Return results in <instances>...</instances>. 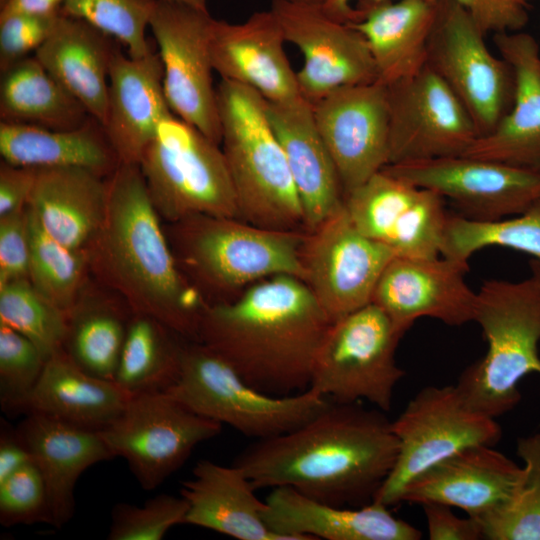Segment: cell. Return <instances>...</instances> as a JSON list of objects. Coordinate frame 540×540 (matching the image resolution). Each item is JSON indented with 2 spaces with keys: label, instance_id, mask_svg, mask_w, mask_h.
I'll use <instances>...</instances> for the list:
<instances>
[{
  "label": "cell",
  "instance_id": "obj_1",
  "mask_svg": "<svg viewBox=\"0 0 540 540\" xmlns=\"http://www.w3.org/2000/svg\"><path fill=\"white\" fill-rule=\"evenodd\" d=\"M398 448L384 411L331 401L300 427L256 440L233 464L256 490L289 487L323 503L360 507L374 500Z\"/></svg>",
  "mask_w": 540,
  "mask_h": 540
},
{
  "label": "cell",
  "instance_id": "obj_2",
  "mask_svg": "<svg viewBox=\"0 0 540 540\" xmlns=\"http://www.w3.org/2000/svg\"><path fill=\"white\" fill-rule=\"evenodd\" d=\"M331 323L305 281L282 274L248 286L231 300L207 304L197 341L256 389L284 396L309 389Z\"/></svg>",
  "mask_w": 540,
  "mask_h": 540
},
{
  "label": "cell",
  "instance_id": "obj_3",
  "mask_svg": "<svg viewBox=\"0 0 540 540\" xmlns=\"http://www.w3.org/2000/svg\"><path fill=\"white\" fill-rule=\"evenodd\" d=\"M159 218L139 165L119 164L107 181L105 216L88 247L90 263L132 313L197 341L207 304L179 271Z\"/></svg>",
  "mask_w": 540,
  "mask_h": 540
},
{
  "label": "cell",
  "instance_id": "obj_4",
  "mask_svg": "<svg viewBox=\"0 0 540 540\" xmlns=\"http://www.w3.org/2000/svg\"><path fill=\"white\" fill-rule=\"evenodd\" d=\"M220 146L234 186L239 218L275 230L304 229L288 162L256 91L223 80L216 87ZM305 230V229H304Z\"/></svg>",
  "mask_w": 540,
  "mask_h": 540
},
{
  "label": "cell",
  "instance_id": "obj_5",
  "mask_svg": "<svg viewBox=\"0 0 540 540\" xmlns=\"http://www.w3.org/2000/svg\"><path fill=\"white\" fill-rule=\"evenodd\" d=\"M487 342L485 355L466 368L457 388L475 410L497 418L520 401V380L540 374V285L531 276L487 280L476 293L474 320Z\"/></svg>",
  "mask_w": 540,
  "mask_h": 540
},
{
  "label": "cell",
  "instance_id": "obj_6",
  "mask_svg": "<svg viewBox=\"0 0 540 540\" xmlns=\"http://www.w3.org/2000/svg\"><path fill=\"white\" fill-rule=\"evenodd\" d=\"M174 224L183 264L210 290L243 291L282 274L304 281V229H268L237 217L210 215H195Z\"/></svg>",
  "mask_w": 540,
  "mask_h": 540
},
{
  "label": "cell",
  "instance_id": "obj_7",
  "mask_svg": "<svg viewBox=\"0 0 540 540\" xmlns=\"http://www.w3.org/2000/svg\"><path fill=\"white\" fill-rule=\"evenodd\" d=\"M165 392L193 412L256 440L300 427L331 402L310 388L284 396L264 393L199 341L183 345L178 377Z\"/></svg>",
  "mask_w": 540,
  "mask_h": 540
},
{
  "label": "cell",
  "instance_id": "obj_8",
  "mask_svg": "<svg viewBox=\"0 0 540 540\" xmlns=\"http://www.w3.org/2000/svg\"><path fill=\"white\" fill-rule=\"evenodd\" d=\"M150 198L164 219L239 218L220 144L174 114L162 120L139 162Z\"/></svg>",
  "mask_w": 540,
  "mask_h": 540
},
{
  "label": "cell",
  "instance_id": "obj_9",
  "mask_svg": "<svg viewBox=\"0 0 540 540\" xmlns=\"http://www.w3.org/2000/svg\"><path fill=\"white\" fill-rule=\"evenodd\" d=\"M403 335L374 303L332 322L317 351L309 388L334 402L365 400L389 411L404 376L395 359Z\"/></svg>",
  "mask_w": 540,
  "mask_h": 540
},
{
  "label": "cell",
  "instance_id": "obj_10",
  "mask_svg": "<svg viewBox=\"0 0 540 540\" xmlns=\"http://www.w3.org/2000/svg\"><path fill=\"white\" fill-rule=\"evenodd\" d=\"M392 429L398 455L374 497L388 507L400 503L404 487L429 467L470 446H494L502 436L495 418L471 407L456 385L421 389Z\"/></svg>",
  "mask_w": 540,
  "mask_h": 540
},
{
  "label": "cell",
  "instance_id": "obj_11",
  "mask_svg": "<svg viewBox=\"0 0 540 540\" xmlns=\"http://www.w3.org/2000/svg\"><path fill=\"white\" fill-rule=\"evenodd\" d=\"M221 429L167 392H154L129 396L122 413L99 433L113 456L126 460L141 488L152 491Z\"/></svg>",
  "mask_w": 540,
  "mask_h": 540
},
{
  "label": "cell",
  "instance_id": "obj_12",
  "mask_svg": "<svg viewBox=\"0 0 540 540\" xmlns=\"http://www.w3.org/2000/svg\"><path fill=\"white\" fill-rule=\"evenodd\" d=\"M485 35L455 0H438L428 40L426 65L450 87L470 114L480 136L492 132L509 111L514 77L496 57Z\"/></svg>",
  "mask_w": 540,
  "mask_h": 540
},
{
  "label": "cell",
  "instance_id": "obj_13",
  "mask_svg": "<svg viewBox=\"0 0 540 540\" xmlns=\"http://www.w3.org/2000/svg\"><path fill=\"white\" fill-rule=\"evenodd\" d=\"M208 10L156 0L149 28L163 67V89L172 113L220 144L217 91L213 84Z\"/></svg>",
  "mask_w": 540,
  "mask_h": 540
},
{
  "label": "cell",
  "instance_id": "obj_14",
  "mask_svg": "<svg viewBox=\"0 0 540 540\" xmlns=\"http://www.w3.org/2000/svg\"><path fill=\"white\" fill-rule=\"evenodd\" d=\"M306 232L304 281L330 321L370 304L377 282L395 253L361 233L345 206Z\"/></svg>",
  "mask_w": 540,
  "mask_h": 540
},
{
  "label": "cell",
  "instance_id": "obj_15",
  "mask_svg": "<svg viewBox=\"0 0 540 540\" xmlns=\"http://www.w3.org/2000/svg\"><path fill=\"white\" fill-rule=\"evenodd\" d=\"M388 164L463 155L479 137L458 97L427 65L387 86Z\"/></svg>",
  "mask_w": 540,
  "mask_h": 540
},
{
  "label": "cell",
  "instance_id": "obj_16",
  "mask_svg": "<svg viewBox=\"0 0 540 540\" xmlns=\"http://www.w3.org/2000/svg\"><path fill=\"white\" fill-rule=\"evenodd\" d=\"M387 172L448 198L459 215L496 221L540 201V171L466 155L386 165Z\"/></svg>",
  "mask_w": 540,
  "mask_h": 540
},
{
  "label": "cell",
  "instance_id": "obj_17",
  "mask_svg": "<svg viewBox=\"0 0 540 540\" xmlns=\"http://www.w3.org/2000/svg\"><path fill=\"white\" fill-rule=\"evenodd\" d=\"M344 206L361 233L396 256H440L449 214L438 193L382 169L348 193Z\"/></svg>",
  "mask_w": 540,
  "mask_h": 540
},
{
  "label": "cell",
  "instance_id": "obj_18",
  "mask_svg": "<svg viewBox=\"0 0 540 540\" xmlns=\"http://www.w3.org/2000/svg\"><path fill=\"white\" fill-rule=\"evenodd\" d=\"M270 10L286 42L303 55L297 81L300 94L310 103L342 87L377 81L363 35L327 15L318 3L272 0Z\"/></svg>",
  "mask_w": 540,
  "mask_h": 540
},
{
  "label": "cell",
  "instance_id": "obj_19",
  "mask_svg": "<svg viewBox=\"0 0 540 540\" xmlns=\"http://www.w3.org/2000/svg\"><path fill=\"white\" fill-rule=\"evenodd\" d=\"M311 104L346 196L388 164L387 86L379 81L346 86Z\"/></svg>",
  "mask_w": 540,
  "mask_h": 540
},
{
  "label": "cell",
  "instance_id": "obj_20",
  "mask_svg": "<svg viewBox=\"0 0 540 540\" xmlns=\"http://www.w3.org/2000/svg\"><path fill=\"white\" fill-rule=\"evenodd\" d=\"M468 262L444 256H395L382 272L372 302L403 334L422 317L449 326L474 320L476 293L465 275Z\"/></svg>",
  "mask_w": 540,
  "mask_h": 540
},
{
  "label": "cell",
  "instance_id": "obj_21",
  "mask_svg": "<svg viewBox=\"0 0 540 540\" xmlns=\"http://www.w3.org/2000/svg\"><path fill=\"white\" fill-rule=\"evenodd\" d=\"M274 13L258 11L244 22L214 19L210 50L212 65L221 79L256 91L266 101L284 103L300 94Z\"/></svg>",
  "mask_w": 540,
  "mask_h": 540
},
{
  "label": "cell",
  "instance_id": "obj_22",
  "mask_svg": "<svg viewBox=\"0 0 540 540\" xmlns=\"http://www.w3.org/2000/svg\"><path fill=\"white\" fill-rule=\"evenodd\" d=\"M262 517L282 540H418L421 532L372 501L342 507L309 498L289 487L271 489Z\"/></svg>",
  "mask_w": 540,
  "mask_h": 540
},
{
  "label": "cell",
  "instance_id": "obj_23",
  "mask_svg": "<svg viewBox=\"0 0 540 540\" xmlns=\"http://www.w3.org/2000/svg\"><path fill=\"white\" fill-rule=\"evenodd\" d=\"M489 445H474L441 460L414 477L400 502L438 503L479 518L512 493L523 467Z\"/></svg>",
  "mask_w": 540,
  "mask_h": 540
},
{
  "label": "cell",
  "instance_id": "obj_24",
  "mask_svg": "<svg viewBox=\"0 0 540 540\" xmlns=\"http://www.w3.org/2000/svg\"><path fill=\"white\" fill-rule=\"evenodd\" d=\"M500 56L514 77L512 108L495 129L463 154L540 171V50L524 32L494 34Z\"/></svg>",
  "mask_w": 540,
  "mask_h": 540
},
{
  "label": "cell",
  "instance_id": "obj_25",
  "mask_svg": "<svg viewBox=\"0 0 540 540\" xmlns=\"http://www.w3.org/2000/svg\"><path fill=\"white\" fill-rule=\"evenodd\" d=\"M173 115L163 89L158 52L124 55L116 46L109 68L106 117L102 124L120 164H139L162 120Z\"/></svg>",
  "mask_w": 540,
  "mask_h": 540
},
{
  "label": "cell",
  "instance_id": "obj_26",
  "mask_svg": "<svg viewBox=\"0 0 540 540\" xmlns=\"http://www.w3.org/2000/svg\"><path fill=\"white\" fill-rule=\"evenodd\" d=\"M271 126L284 150L311 231L344 206L341 180L316 128L312 104L304 97L284 103L266 101Z\"/></svg>",
  "mask_w": 540,
  "mask_h": 540
},
{
  "label": "cell",
  "instance_id": "obj_27",
  "mask_svg": "<svg viewBox=\"0 0 540 540\" xmlns=\"http://www.w3.org/2000/svg\"><path fill=\"white\" fill-rule=\"evenodd\" d=\"M17 430L48 492L51 526L62 528L75 512L74 491L89 467L114 458L101 434L51 416L29 412Z\"/></svg>",
  "mask_w": 540,
  "mask_h": 540
},
{
  "label": "cell",
  "instance_id": "obj_28",
  "mask_svg": "<svg viewBox=\"0 0 540 540\" xmlns=\"http://www.w3.org/2000/svg\"><path fill=\"white\" fill-rule=\"evenodd\" d=\"M243 470L199 460L180 495L188 510L184 524L210 529L239 540H282L262 517L264 502Z\"/></svg>",
  "mask_w": 540,
  "mask_h": 540
},
{
  "label": "cell",
  "instance_id": "obj_29",
  "mask_svg": "<svg viewBox=\"0 0 540 540\" xmlns=\"http://www.w3.org/2000/svg\"><path fill=\"white\" fill-rule=\"evenodd\" d=\"M86 169H36L27 210L61 244L86 250L97 235L106 210L107 181Z\"/></svg>",
  "mask_w": 540,
  "mask_h": 540
},
{
  "label": "cell",
  "instance_id": "obj_30",
  "mask_svg": "<svg viewBox=\"0 0 540 540\" xmlns=\"http://www.w3.org/2000/svg\"><path fill=\"white\" fill-rule=\"evenodd\" d=\"M86 22L60 13L34 57L103 124L108 101L109 68L116 45Z\"/></svg>",
  "mask_w": 540,
  "mask_h": 540
},
{
  "label": "cell",
  "instance_id": "obj_31",
  "mask_svg": "<svg viewBox=\"0 0 540 540\" xmlns=\"http://www.w3.org/2000/svg\"><path fill=\"white\" fill-rule=\"evenodd\" d=\"M438 0H390L369 6L351 24L365 38L377 72L388 86L420 72Z\"/></svg>",
  "mask_w": 540,
  "mask_h": 540
},
{
  "label": "cell",
  "instance_id": "obj_32",
  "mask_svg": "<svg viewBox=\"0 0 540 540\" xmlns=\"http://www.w3.org/2000/svg\"><path fill=\"white\" fill-rule=\"evenodd\" d=\"M0 153L4 162L15 166L76 167L102 177L110 176L120 164L102 124L92 116L65 130L1 121Z\"/></svg>",
  "mask_w": 540,
  "mask_h": 540
},
{
  "label": "cell",
  "instance_id": "obj_33",
  "mask_svg": "<svg viewBox=\"0 0 540 540\" xmlns=\"http://www.w3.org/2000/svg\"><path fill=\"white\" fill-rule=\"evenodd\" d=\"M128 399L115 381L85 372L62 349L46 360L26 414L38 412L100 431L122 413Z\"/></svg>",
  "mask_w": 540,
  "mask_h": 540
},
{
  "label": "cell",
  "instance_id": "obj_34",
  "mask_svg": "<svg viewBox=\"0 0 540 540\" xmlns=\"http://www.w3.org/2000/svg\"><path fill=\"white\" fill-rule=\"evenodd\" d=\"M91 115L34 57H26L1 72L2 122L53 130L72 129Z\"/></svg>",
  "mask_w": 540,
  "mask_h": 540
},
{
  "label": "cell",
  "instance_id": "obj_35",
  "mask_svg": "<svg viewBox=\"0 0 540 540\" xmlns=\"http://www.w3.org/2000/svg\"><path fill=\"white\" fill-rule=\"evenodd\" d=\"M156 319L132 313L114 381L129 395L165 392L176 381L183 345Z\"/></svg>",
  "mask_w": 540,
  "mask_h": 540
},
{
  "label": "cell",
  "instance_id": "obj_36",
  "mask_svg": "<svg viewBox=\"0 0 540 540\" xmlns=\"http://www.w3.org/2000/svg\"><path fill=\"white\" fill-rule=\"evenodd\" d=\"M129 320L107 304L77 303L68 315L63 349L85 372L114 381Z\"/></svg>",
  "mask_w": 540,
  "mask_h": 540
},
{
  "label": "cell",
  "instance_id": "obj_37",
  "mask_svg": "<svg viewBox=\"0 0 540 540\" xmlns=\"http://www.w3.org/2000/svg\"><path fill=\"white\" fill-rule=\"evenodd\" d=\"M493 246L540 258V201L522 214L496 221L448 216L441 256L468 262L476 251Z\"/></svg>",
  "mask_w": 540,
  "mask_h": 540
},
{
  "label": "cell",
  "instance_id": "obj_38",
  "mask_svg": "<svg viewBox=\"0 0 540 540\" xmlns=\"http://www.w3.org/2000/svg\"><path fill=\"white\" fill-rule=\"evenodd\" d=\"M517 454L523 475L506 500L477 518L483 539L540 540V433L518 438Z\"/></svg>",
  "mask_w": 540,
  "mask_h": 540
},
{
  "label": "cell",
  "instance_id": "obj_39",
  "mask_svg": "<svg viewBox=\"0 0 540 540\" xmlns=\"http://www.w3.org/2000/svg\"><path fill=\"white\" fill-rule=\"evenodd\" d=\"M30 238L28 280L47 300L67 315L78 303L88 249L69 248L47 234L27 210Z\"/></svg>",
  "mask_w": 540,
  "mask_h": 540
},
{
  "label": "cell",
  "instance_id": "obj_40",
  "mask_svg": "<svg viewBox=\"0 0 540 540\" xmlns=\"http://www.w3.org/2000/svg\"><path fill=\"white\" fill-rule=\"evenodd\" d=\"M0 323L28 338L48 359L64 347L68 315L28 279H20L0 285Z\"/></svg>",
  "mask_w": 540,
  "mask_h": 540
},
{
  "label": "cell",
  "instance_id": "obj_41",
  "mask_svg": "<svg viewBox=\"0 0 540 540\" xmlns=\"http://www.w3.org/2000/svg\"><path fill=\"white\" fill-rule=\"evenodd\" d=\"M156 0H64L61 13L96 28L124 45L129 56L144 57L152 49L146 37Z\"/></svg>",
  "mask_w": 540,
  "mask_h": 540
},
{
  "label": "cell",
  "instance_id": "obj_42",
  "mask_svg": "<svg viewBox=\"0 0 540 540\" xmlns=\"http://www.w3.org/2000/svg\"><path fill=\"white\" fill-rule=\"evenodd\" d=\"M46 360L28 338L0 323V405L4 413L26 414Z\"/></svg>",
  "mask_w": 540,
  "mask_h": 540
},
{
  "label": "cell",
  "instance_id": "obj_43",
  "mask_svg": "<svg viewBox=\"0 0 540 540\" xmlns=\"http://www.w3.org/2000/svg\"><path fill=\"white\" fill-rule=\"evenodd\" d=\"M188 504L180 495L161 493L142 506L117 503L111 511L108 540H160L175 525L184 524Z\"/></svg>",
  "mask_w": 540,
  "mask_h": 540
},
{
  "label": "cell",
  "instance_id": "obj_44",
  "mask_svg": "<svg viewBox=\"0 0 540 540\" xmlns=\"http://www.w3.org/2000/svg\"><path fill=\"white\" fill-rule=\"evenodd\" d=\"M51 524L49 499L43 476L34 462L0 482V523Z\"/></svg>",
  "mask_w": 540,
  "mask_h": 540
},
{
  "label": "cell",
  "instance_id": "obj_45",
  "mask_svg": "<svg viewBox=\"0 0 540 540\" xmlns=\"http://www.w3.org/2000/svg\"><path fill=\"white\" fill-rule=\"evenodd\" d=\"M57 16L0 14V71L35 53L49 36Z\"/></svg>",
  "mask_w": 540,
  "mask_h": 540
},
{
  "label": "cell",
  "instance_id": "obj_46",
  "mask_svg": "<svg viewBox=\"0 0 540 540\" xmlns=\"http://www.w3.org/2000/svg\"><path fill=\"white\" fill-rule=\"evenodd\" d=\"M29 254L26 208L0 217V285L28 279Z\"/></svg>",
  "mask_w": 540,
  "mask_h": 540
},
{
  "label": "cell",
  "instance_id": "obj_47",
  "mask_svg": "<svg viewBox=\"0 0 540 540\" xmlns=\"http://www.w3.org/2000/svg\"><path fill=\"white\" fill-rule=\"evenodd\" d=\"M486 36L518 32L529 21L528 0H455Z\"/></svg>",
  "mask_w": 540,
  "mask_h": 540
},
{
  "label": "cell",
  "instance_id": "obj_48",
  "mask_svg": "<svg viewBox=\"0 0 540 540\" xmlns=\"http://www.w3.org/2000/svg\"><path fill=\"white\" fill-rule=\"evenodd\" d=\"M428 536L431 540H478L483 539L481 525L477 519L458 517L450 506L427 503L422 505Z\"/></svg>",
  "mask_w": 540,
  "mask_h": 540
},
{
  "label": "cell",
  "instance_id": "obj_49",
  "mask_svg": "<svg viewBox=\"0 0 540 540\" xmlns=\"http://www.w3.org/2000/svg\"><path fill=\"white\" fill-rule=\"evenodd\" d=\"M35 177V168L1 163L0 217L26 208Z\"/></svg>",
  "mask_w": 540,
  "mask_h": 540
},
{
  "label": "cell",
  "instance_id": "obj_50",
  "mask_svg": "<svg viewBox=\"0 0 540 540\" xmlns=\"http://www.w3.org/2000/svg\"><path fill=\"white\" fill-rule=\"evenodd\" d=\"M34 462L32 454L19 434L1 419L0 425V482L19 470Z\"/></svg>",
  "mask_w": 540,
  "mask_h": 540
},
{
  "label": "cell",
  "instance_id": "obj_51",
  "mask_svg": "<svg viewBox=\"0 0 540 540\" xmlns=\"http://www.w3.org/2000/svg\"><path fill=\"white\" fill-rule=\"evenodd\" d=\"M390 0H319V5L330 17L346 24L356 23L366 8Z\"/></svg>",
  "mask_w": 540,
  "mask_h": 540
},
{
  "label": "cell",
  "instance_id": "obj_52",
  "mask_svg": "<svg viewBox=\"0 0 540 540\" xmlns=\"http://www.w3.org/2000/svg\"><path fill=\"white\" fill-rule=\"evenodd\" d=\"M64 0H6L0 14L25 13L39 16H56L61 13Z\"/></svg>",
  "mask_w": 540,
  "mask_h": 540
},
{
  "label": "cell",
  "instance_id": "obj_53",
  "mask_svg": "<svg viewBox=\"0 0 540 540\" xmlns=\"http://www.w3.org/2000/svg\"><path fill=\"white\" fill-rule=\"evenodd\" d=\"M187 5L196 9L207 10V0H164Z\"/></svg>",
  "mask_w": 540,
  "mask_h": 540
},
{
  "label": "cell",
  "instance_id": "obj_54",
  "mask_svg": "<svg viewBox=\"0 0 540 540\" xmlns=\"http://www.w3.org/2000/svg\"><path fill=\"white\" fill-rule=\"evenodd\" d=\"M529 267H530V271H531V276L540 285V258H532L529 261Z\"/></svg>",
  "mask_w": 540,
  "mask_h": 540
},
{
  "label": "cell",
  "instance_id": "obj_55",
  "mask_svg": "<svg viewBox=\"0 0 540 540\" xmlns=\"http://www.w3.org/2000/svg\"><path fill=\"white\" fill-rule=\"evenodd\" d=\"M292 1L309 2V3H319V0H292Z\"/></svg>",
  "mask_w": 540,
  "mask_h": 540
},
{
  "label": "cell",
  "instance_id": "obj_56",
  "mask_svg": "<svg viewBox=\"0 0 540 540\" xmlns=\"http://www.w3.org/2000/svg\"><path fill=\"white\" fill-rule=\"evenodd\" d=\"M6 0H0V7L5 3Z\"/></svg>",
  "mask_w": 540,
  "mask_h": 540
}]
</instances>
